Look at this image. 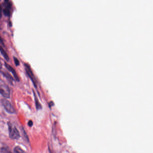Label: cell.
Instances as JSON below:
<instances>
[{
	"instance_id": "cell-4",
	"label": "cell",
	"mask_w": 153,
	"mask_h": 153,
	"mask_svg": "<svg viewBox=\"0 0 153 153\" xmlns=\"http://www.w3.org/2000/svg\"><path fill=\"white\" fill-rule=\"evenodd\" d=\"M25 66L26 71V73H27L29 76L30 78L32 81L33 82V83L34 84L35 86L36 87H37V84H36V80H35L33 73L32 72V70L30 68V66L27 64H25Z\"/></svg>"
},
{
	"instance_id": "cell-5",
	"label": "cell",
	"mask_w": 153,
	"mask_h": 153,
	"mask_svg": "<svg viewBox=\"0 0 153 153\" xmlns=\"http://www.w3.org/2000/svg\"><path fill=\"white\" fill-rule=\"evenodd\" d=\"M5 67L7 68L8 70H9V71H10L12 73L13 76H14V77L15 79V80H17V81H19L18 75H17V73L14 70V68L6 63H5Z\"/></svg>"
},
{
	"instance_id": "cell-12",
	"label": "cell",
	"mask_w": 153,
	"mask_h": 153,
	"mask_svg": "<svg viewBox=\"0 0 153 153\" xmlns=\"http://www.w3.org/2000/svg\"><path fill=\"white\" fill-rule=\"evenodd\" d=\"M2 153H12L9 149L7 148H4L2 150Z\"/></svg>"
},
{
	"instance_id": "cell-10",
	"label": "cell",
	"mask_w": 153,
	"mask_h": 153,
	"mask_svg": "<svg viewBox=\"0 0 153 153\" xmlns=\"http://www.w3.org/2000/svg\"><path fill=\"white\" fill-rule=\"evenodd\" d=\"M3 74L8 79V80L10 81L11 82H12V81H13V78L9 74V73L7 72H3Z\"/></svg>"
},
{
	"instance_id": "cell-13",
	"label": "cell",
	"mask_w": 153,
	"mask_h": 153,
	"mask_svg": "<svg viewBox=\"0 0 153 153\" xmlns=\"http://www.w3.org/2000/svg\"><path fill=\"white\" fill-rule=\"evenodd\" d=\"M3 8L1 5H0V18L2 17V12H3Z\"/></svg>"
},
{
	"instance_id": "cell-16",
	"label": "cell",
	"mask_w": 153,
	"mask_h": 153,
	"mask_svg": "<svg viewBox=\"0 0 153 153\" xmlns=\"http://www.w3.org/2000/svg\"><path fill=\"white\" fill-rule=\"evenodd\" d=\"M0 42H1V43H2V44H4V43H3V40H2L1 39V36H0Z\"/></svg>"
},
{
	"instance_id": "cell-7",
	"label": "cell",
	"mask_w": 153,
	"mask_h": 153,
	"mask_svg": "<svg viewBox=\"0 0 153 153\" xmlns=\"http://www.w3.org/2000/svg\"><path fill=\"white\" fill-rule=\"evenodd\" d=\"M10 7H5L3 10V13L6 16H9L10 15Z\"/></svg>"
},
{
	"instance_id": "cell-8",
	"label": "cell",
	"mask_w": 153,
	"mask_h": 153,
	"mask_svg": "<svg viewBox=\"0 0 153 153\" xmlns=\"http://www.w3.org/2000/svg\"><path fill=\"white\" fill-rule=\"evenodd\" d=\"M14 153H26L24 150L21 148L19 146H16L14 150Z\"/></svg>"
},
{
	"instance_id": "cell-2",
	"label": "cell",
	"mask_w": 153,
	"mask_h": 153,
	"mask_svg": "<svg viewBox=\"0 0 153 153\" xmlns=\"http://www.w3.org/2000/svg\"><path fill=\"white\" fill-rule=\"evenodd\" d=\"M8 126L10 138L12 139H19L20 137V134L17 128L11 123H9Z\"/></svg>"
},
{
	"instance_id": "cell-17",
	"label": "cell",
	"mask_w": 153,
	"mask_h": 153,
	"mask_svg": "<svg viewBox=\"0 0 153 153\" xmlns=\"http://www.w3.org/2000/svg\"><path fill=\"white\" fill-rule=\"evenodd\" d=\"M2 63H1V62L0 61V69H1L2 68Z\"/></svg>"
},
{
	"instance_id": "cell-11",
	"label": "cell",
	"mask_w": 153,
	"mask_h": 153,
	"mask_svg": "<svg viewBox=\"0 0 153 153\" xmlns=\"http://www.w3.org/2000/svg\"><path fill=\"white\" fill-rule=\"evenodd\" d=\"M14 62H15V64H16V66H19V61L18 60L17 58H16V57H14Z\"/></svg>"
},
{
	"instance_id": "cell-9",
	"label": "cell",
	"mask_w": 153,
	"mask_h": 153,
	"mask_svg": "<svg viewBox=\"0 0 153 153\" xmlns=\"http://www.w3.org/2000/svg\"><path fill=\"white\" fill-rule=\"evenodd\" d=\"M35 99V105H36V108L37 109H40L42 108L41 104L39 103V102L38 101V98L36 97V95L34 92Z\"/></svg>"
},
{
	"instance_id": "cell-14",
	"label": "cell",
	"mask_w": 153,
	"mask_h": 153,
	"mask_svg": "<svg viewBox=\"0 0 153 153\" xmlns=\"http://www.w3.org/2000/svg\"><path fill=\"white\" fill-rule=\"evenodd\" d=\"M33 122L31 120H30L28 123V124L30 127L32 126L33 125Z\"/></svg>"
},
{
	"instance_id": "cell-6",
	"label": "cell",
	"mask_w": 153,
	"mask_h": 153,
	"mask_svg": "<svg viewBox=\"0 0 153 153\" xmlns=\"http://www.w3.org/2000/svg\"><path fill=\"white\" fill-rule=\"evenodd\" d=\"M0 52L1 53V54H2V56L4 57L5 59L7 60V61H9V56H8V54L6 53V51L4 50V49H3L2 47H1V46H0Z\"/></svg>"
},
{
	"instance_id": "cell-1",
	"label": "cell",
	"mask_w": 153,
	"mask_h": 153,
	"mask_svg": "<svg viewBox=\"0 0 153 153\" xmlns=\"http://www.w3.org/2000/svg\"><path fill=\"white\" fill-rule=\"evenodd\" d=\"M0 93L6 98H9L10 97V90L9 87L5 82L1 80H0Z\"/></svg>"
},
{
	"instance_id": "cell-15",
	"label": "cell",
	"mask_w": 153,
	"mask_h": 153,
	"mask_svg": "<svg viewBox=\"0 0 153 153\" xmlns=\"http://www.w3.org/2000/svg\"><path fill=\"white\" fill-rule=\"evenodd\" d=\"M54 105V103L53 102H51L50 103H49V106H52Z\"/></svg>"
},
{
	"instance_id": "cell-3",
	"label": "cell",
	"mask_w": 153,
	"mask_h": 153,
	"mask_svg": "<svg viewBox=\"0 0 153 153\" xmlns=\"http://www.w3.org/2000/svg\"><path fill=\"white\" fill-rule=\"evenodd\" d=\"M1 103L8 113L10 114H14L15 113V109L9 101L6 99H2L1 100Z\"/></svg>"
}]
</instances>
